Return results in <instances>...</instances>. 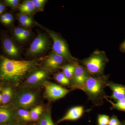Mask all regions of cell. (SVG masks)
<instances>
[{
  "mask_svg": "<svg viewBox=\"0 0 125 125\" xmlns=\"http://www.w3.org/2000/svg\"><path fill=\"white\" fill-rule=\"evenodd\" d=\"M19 10L22 14L28 15L34 12L36 8L32 0H28L21 4Z\"/></svg>",
  "mask_w": 125,
  "mask_h": 125,
  "instance_id": "14",
  "label": "cell"
},
{
  "mask_svg": "<svg viewBox=\"0 0 125 125\" xmlns=\"http://www.w3.org/2000/svg\"><path fill=\"white\" fill-rule=\"evenodd\" d=\"M84 107L82 106H76L70 108L63 117L57 122L61 123L66 121H74L80 118L83 114Z\"/></svg>",
  "mask_w": 125,
  "mask_h": 125,
  "instance_id": "10",
  "label": "cell"
},
{
  "mask_svg": "<svg viewBox=\"0 0 125 125\" xmlns=\"http://www.w3.org/2000/svg\"><path fill=\"white\" fill-rule=\"evenodd\" d=\"M1 102V94H0V103Z\"/></svg>",
  "mask_w": 125,
  "mask_h": 125,
  "instance_id": "34",
  "label": "cell"
},
{
  "mask_svg": "<svg viewBox=\"0 0 125 125\" xmlns=\"http://www.w3.org/2000/svg\"><path fill=\"white\" fill-rule=\"evenodd\" d=\"M48 73L44 70H40L31 74L26 80V83L30 85H34L42 81L46 78Z\"/></svg>",
  "mask_w": 125,
  "mask_h": 125,
  "instance_id": "12",
  "label": "cell"
},
{
  "mask_svg": "<svg viewBox=\"0 0 125 125\" xmlns=\"http://www.w3.org/2000/svg\"><path fill=\"white\" fill-rule=\"evenodd\" d=\"M25 29L22 28H18L15 29L14 30V33L16 37L17 38L18 40L21 41V38L23 32Z\"/></svg>",
  "mask_w": 125,
  "mask_h": 125,
  "instance_id": "26",
  "label": "cell"
},
{
  "mask_svg": "<svg viewBox=\"0 0 125 125\" xmlns=\"http://www.w3.org/2000/svg\"><path fill=\"white\" fill-rule=\"evenodd\" d=\"M55 80L59 83L63 85H68L70 84L69 79L66 77L62 72L57 73L54 76Z\"/></svg>",
  "mask_w": 125,
  "mask_h": 125,
  "instance_id": "20",
  "label": "cell"
},
{
  "mask_svg": "<svg viewBox=\"0 0 125 125\" xmlns=\"http://www.w3.org/2000/svg\"><path fill=\"white\" fill-rule=\"evenodd\" d=\"M91 75L85 68L78 64L75 63V69L72 78V88L82 90L83 85Z\"/></svg>",
  "mask_w": 125,
  "mask_h": 125,
  "instance_id": "7",
  "label": "cell"
},
{
  "mask_svg": "<svg viewBox=\"0 0 125 125\" xmlns=\"http://www.w3.org/2000/svg\"><path fill=\"white\" fill-rule=\"evenodd\" d=\"M32 1L36 10H42L47 1L45 0H32Z\"/></svg>",
  "mask_w": 125,
  "mask_h": 125,
  "instance_id": "25",
  "label": "cell"
},
{
  "mask_svg": "<svg viewBox=\"0 0 125 125\" xmlns=\"http://www.w3.org/2000/svg\"><path fill=\"white\" fill-rule=\"evenodd\" d=\"M14 114L10 109L4 108H0V123L10 122L14 118Z\"/></svg>",
  "mask_w": 125,
  "mask_h": 125,
  "instance_id": "15",
  "label": "cell"
},
{
  "mask_svg": "<svg viewBox=\"0 0 125 125\" xmlns=\"http://www.w3.org/2000/svg\"></svg>",
  "mask_w": 125,
  "mask_h": 125,
  "instance_id": "37",
  "label": "cell"
},
{
  "mask_svg": "<svg viewBox=\"0 0 125 125\" xmlns=\"http://www.w3.org/2000/svg\"><path fill=\"white\" fill-rule=\"evenodd\" d=\"M64 60V59L61 56L52 52L45 60V66L50 70H55L60 68Z\"/></svg>",
  "mask_w": 125,
  "mask_h": 125,
  "instance_id": "9",
  "label": "cell"
},
{
  "mask_svg": "<svg viewBox=\"0 0 125 125\" xmlns=\"http://www.w3.org/2000/svg\"><path fill=\"white\" fill-rule=\"evenodd\" d=\"M6 19V24H9L12 22L13 20V17L11 14L6 13L4 14Z\"/></svg>",
  "mask_w": 125,
  "mask_h": 125,
  "instance_id": "29",
  "label": "cell"
},
{
  "mask_svg": "<svg viewBox=\"0 0 125 125\" xmlns=\"http://www.w3.org/2000/svg\"><path fill=\"white\" fill-rule=\"evenodd\" d=\"M48 45V41L46 37L43 34H38L31 43L29 52L33 55L42 53L46 49Z\"/></svg>",
  "mask_w": 125,
  "mask_h": 125,
  "instance_id": "8",
  "label": "cell"
},
{
  "mask_svg": "<svg viewBox=\"0 0 125 125\" xmlns=\"http://www.w3.org/2000/svg\"><path fill=\"white\" fill-rule=\"evenodd\" d=\"M109 119V116L107 115H99L98 117V125H108Z\"/></svg>",
  "mask_w": 125,
  "mask_h": 125,
  "instance_id": "24",
  "label": "cell"
},
{
  "mask_svg": "<svg viewBox=\"0 0 125 125\" xmlns=\"http://www.w3.org/2000/svg\"><path fill=\"white\" fill-rule=\"evenodd\" d=\"M36 93L29 90H22L16 96L14 105L22 109H28L33 106L37 101Z\"/></svg>",
  "mask_w": 125,
  "mask_h": 125,
  "instance_id": "5",
  "label": "cell"
},
{
  "mask_svg": "<svg viewBox=\"0 0 125 125\" xmlns=\"http://www.w3.org/2000/svg\"><path fill=\"white\" fill-rule=\"evenodd\" d=\"M121 48L123 51L125 52V41L121 46Z\"/></svg>",
  "mask_w": 125,
  "mask_h": 125,
  "instance_id": "33",
  "label": "cell"
},
{
  "mask_svg": "<svg viewBox=\"0 0 125 125\" xmlns=\"http://www.w3.org/2000/svg\"><path fill=\"white\" fill-rule=\"evenodd\" d=\"M108 125H122L117 117L113 116L109 119Z\"/></svg>",
  "mask_w": 125,
  "mask_h": 125,
  "instance_id": "27",
  "label": "cell"
},
{
  "mask_svg": "<svg viewBox=\"0 0 125 125\" xmlns=\"http://www.w3.org/2000/svg\"><path fill=\"white\" fill-rule=\"evenodd\" d=\"M17 113L20 118L22 120L26 122H31L32 121L30 112L27 109L20 108L18 110Z\"/></svg>",
  "mask_w": 125,
  "mask_h": 125,
  "instance_id": "21",
  "label": "cell"
},
{
  "mask_svg": "<svg viewBox=\"0 0 125 125\" xmlns=\"http://www.w3.org/2000/svg\"><path fill=\"white\" fill-rule=\"evenodd\" d=\"M107 77L103 75L90 76L83 85L81 90L84 92L89 100L95 105H99L107 97L105 88L107 86Z\"/></svg>",
  "mask_w": 125,
  "mask_h": 125,
  "instance_id": "2",
  "label": "cell"
},
{
  "mask_svg": "<svg viewBox=\"0 0 125 125\" xmlns=\"http://www.w3.org/2000/svg\"><path fill=\"white\" fill-rule=\"evenodd\" d=\"M3 46L5 51L9 55L16 56L19 55V49L10 39H5L3 42Z\"/></svg>",
  "mask_w": 125,
  "mask_h": 125,
  "instance_id": "13",
  "label": "cell"
},
{
  "mask_svg": "<svg viewBox=\"0 0 125 125\" xmlns=\"http://www.w3.org/2000/svg\"><path fill=\"white\" fill-rule=\"evenodd\" d=\"M4 10V5L0 3V14H1Z\"/></svg>",
  "mask_w": 125,
  "mask_h": 125,
  "instance_id": "32",
  "label": "cell"
},
{
  "mask_svg": "<svg viewBox=\"0 0 125 125\" xmlns=\"http://www.w3.org/2000/svg\"><path fill=\"white\" fill-rule=\"evenodd\" d=\"M112 104V108L119 111L125 112V98L119 101H116V103H113L111 101L108 100Z\"/></svg>",
  "mask_w": 125,
  "mask_h": 125,
  "instance_id": "23",
  "label": "cell"
},
{
  "mask_svg": "<svg viewBox=\"0 0 125 125\" xmlns=\"http://www.w3.org/2000/svg\"><path fill=\"white\" fill-rule=\"evenodd\" d=\"M53 40L52 49L54 52L61 56L64 60L71 64L76 63L75 58L71 54L67 44L64 40L54 31L43 28Z\"/></svg>",
  "mask_w": 125,
  "mask_h": 125,
  "instance_id": "4",
  "label": "cell"
},
{
  "mask_svg": "<svg viewBox=\"0 0 125 125\" xmlns=\"http://www.w3.org/2000/svg\"><path fill=\"white\" fill-rule=\"evenodd\" d=\"M1 90V88L0 86V91Z\"/></svg>",
  "mask_w": 125,
  "mask_h": 125,
  "instance_id": "35",
  "label": "cell"
},
{
  "mask_svg": "<svg viewBox=\"0 0 125 125\" xmlns=\"http://www.w3.org/2000/svg\"><path fill=\"white\" fill-rule=\"evenodd\" d=\"M1 102L3 104H6L10 102L13 97V92L11 87H5L2 90Z\"/></svg>",
  "mask_w": 125,
  "mask_h": 125,
  "instance_id": "17",
  "label": "cell"
},
{
  "mask_svg": "<svg viewBox=\"0 0 125 125\" xmlns=\"http://www.w3.org/2000/svg\"><path fill=\"white\" fill-rule=\"evenodd\" d=\"M108 61L107 57L103 52L97 51L84 60L82 63L91 75L99 76L103 74Z\"/></svg>",
  "mask_w": 125,
  "mask_h": 125,
  "instance_id": "3",
  "label": "cell"
},
{
  "mask_svg": "<svg viewBox=\"0 0 125 125\" xmlns=\"http://www.w3.org/2000/svg\"><path fill=\"white\" fill-rule=\"evenodd\" d=\"M37 125H55L52 120L51 111L48 110L43 113Z\"/></svg>",
  "mask_w": 125,
  "mask_h": 125,
  "instance_id": "16",
  "label": "cell"
},
{
  "mask_svg": "<svg viewBox=\"0 0 125 125\" xmlns=\"http://www.w3.org/2000/svg\"><path fill=\"white\" fill-rule=\"evenodd\" d=\"M36 62L18 61L0 56V78L15 84L19 83L25 76L36 66Z\"/></svg>",
  "mask_w": 125,
  "mask_h": 125,
  "instance_id": "1",
  "label": "cell"
},
{
  "mask_svg": "<svg viewBox=\"0 0 125 125\" xmlns=\"http://www.w3.org/2000/svg\"><path fill=\"white\" fill-rule=\"evenodd\" d=\"M75 63L64 65L60 67L62 70V73L70 80L72 79L73 76L75 69Z\"/></svg>",
  "mask_w": 125,
  "mask_h": 125,
  "instance_id": "19",
  "label": "cell"
},
{
  "mask_svg": "<svg viewBox=\"0 0 125 125\" xmlns=\"http://www.w3.org/2000/svg\"><path fill=\"white\" fill-rule=\"evenodd\" d=\"M0 20L3 23L6 24V19L4 14L2 15L0 17Z\"/></svg>",
  "mask_w": 125,
  "mask_h": 125,
  "instance_id": "31",
  "label": "cell"
},
{
  "mask_svg": "<svg viewBox=\"0 0 125 125\" xmlns=\"http://www.w3.org/2000/svg\"><path fill=\"white\" fill-rule=\"evenodd\" d=\"M19 2V1L18 0H6L5 1V2L8 5L13 8L18 6Z\"/></svg>",
  "mask_w": 125,
  "mask_h": 125,
  "instance_id": "28",
  "label": "cell"
},
{
  "mask_svg": "<svg viewBox=\"0 0 125 125\" xmlns=\"http://www.w3.org/2000/svg\"><path fill=\"white\" fill-rule=\"evenodd\" d=\"M43 86L45 96L51 101H56L62 98L70 92L69 90L51 82H45Z\"/></svg>",
  "mask_w": 125,
  "mask_h": 125,
  "instance_id": "6",
  "label": "cell"
},
{
  "mask_svg": "<svg viewBox=\"0 0 125 125\" xmlns=\"http://www.w3.org/2000/svg\"><path fill=\"white\" fill-rule=\"evenodd\" d=\"M20 22L22 26L29 27L32 24V20L30 16L28 15L22 14L19 18Z\"/></svg>",
  "mask_w": 125,
  "mask_h": 125,
  "instance_id": "22",
  "label": "cell"
},
{
  "mask_svg": "<svg viewBox=\"0 0 125 125\" xmlns=\"http://www.w3.org/2000/svg\"><path fill=\"white\" fill-rule=\"evenodd\" d=\"M107 86L110 88L112 94L110 97L114 101H119L125 98V85L108 82Z\"/></svg>",
  "mask_w": 125,
  "mask_h": 125,
  "instance_id": "11",
  "label": "cell"
},
{
  "mask_svg": "<svg viewBox=\"0 0 125 125\" xmlns=\"http://www.w3.org/2000/svg\"><path fill=\"white\" fill-rule=\"evenodd\" d=\"M29 112L32 121H39L43 113V108L38 105L33 108Z\"/></svg>",
  "mask_w": 125,
  "mask_h": 125,
  "instance_id": "18",
  "label": "cell"
},
{
  "mask_svg": "<svg viewBox=\"0 0 125 125\" xmlns=\"http://www.w3.org/2000/svg\"><path fill=\"white\" fill-rule=\"evenodd\" d=\"M30 35V31L24 29L23 32L22 36L21 38V41L26 40Z\"/></svg>",
  "mask_w": 125,
  "mask_h": 125,
  "instance_id": "30",
  "label": "cell"
},
{
  "mask_svg": "<svg viewBox=\"0 0 125 125\" xmlns=\"http://www.w3.org/2000/svg\"><path fill=\"white\" fill-rule=\"evenodd\" d=\"M123 125H125V122L124 123V124H123Z\"/></svg>",
  "mask_w": 125,
  "mask_h": 125,
  "instance_id": "36",
  "label": "cell"
}]
</instances>
